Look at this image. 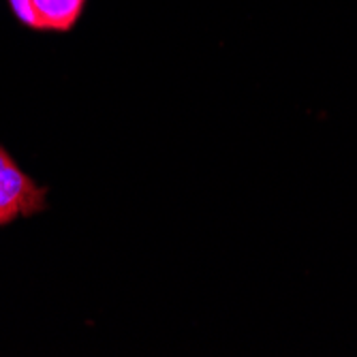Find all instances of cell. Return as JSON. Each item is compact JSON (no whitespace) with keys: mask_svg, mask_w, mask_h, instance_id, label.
Returning a JSON list of instances; mask_svg holds the SVG:
<instances>
[{"mask_svg":"<svg viewBox=\"0 0 357 357\" xmlns=\"http://www.w3.org/2000/svg\"><path fill=\"white\" fill-rule=\"evenodd\" d=\"M13 17L35 32H71L88 0H7Z\"/></svg>","mask_w":357,"mask_h":357,"instance_id":"7a4b0ae2","label":"cell"},{"mask_svg":"<svg viewBox=\"0 0 357 357\" xmlns=\"http://www.w3.org/2000/svg\"><path fill=\"white\" fill-rule=\"evenodd\" d=\"M47 208V188L37 184L0 146V225L37 216Z\"/></svg>","mask_w":357,"mask_h":357,"instance_id":"6da1fadb","label":"cell"}]
</instances>
